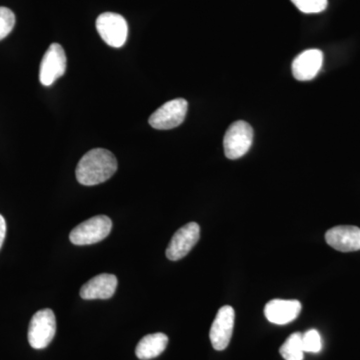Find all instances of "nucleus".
<instances>
[{
	"instance_id": "f257e3e1",
	"label": "nucleus",
	"mask_w": 360,
	"mask_h": 360,
	"mask_svg": "<svg viewBox=\"0 0 360 360\" xmlns=\"http://www.w3.org/2000/svg\"><path fill=\"white\" fill-rule=\"evenodd\" d=\"M117 170V160L108 149H91L78 162L75 174L85 186H97L111 179Z\"/></svg>"
},
{
	"instance_id": "f03ea898",
	"label": "nucleus",
	"mask_w": 360,
	"mask_h": 360,
	"mask_svg": "<svg viewBox=\"0 0 360 360\" xmlns=\"http://www.w3.org/2000/svg\"><path fill=\"white\" fill-rule=\"evenodd\" d=\"M112 221L106 215H96L85 220L71 231L70 239L75 245H89L99 243L110 236Z\"/></svg>"
},
{
	"instance_id": "7ed1b4c3",
	"label": "nucleus",
	"mask_w": 360,
	"mask_h": 360,
	"mask_svg": "<svg viewBox=\"0 0 360 360\" xmlns=\"http://www.w3.org/2000/svg\"><path fill=\"white\" fill-rule=\"evenodd\" d=\"M56 333V319L49 309L39 310L33 315L28 328V342L34 349H44L51 345Z\"/></svg>"
},
{
	"instance_id": "20e7f679",
	"label": "nucleus",
	"mask_w": 360,
	"mask_h": 360,
	"mask_svg": "<svg viewBox=\"0 0 360 360\" xmlns=\"http://www.w3.org/2000/svg\"><path fill=\"white\" fill-rule=\"evenodd\" d=\"M253 141V129L248 122L239 120L227 129L224 139L225 155L229 160H238L248 153Z\"/></svg>"
},
{
	"instance_id": "39448f33",
	"label": "nucleus",
	"mask_w": 360,
	"mask_h": 360,
	"mask_svg": "<svg viewBox=\"0 0 360 360\" xmlns=\"http://www.w3.org/2000/svg\"><path fill=\"white\" fill-rule=\"evenodd\" d=\"M96 28L103 41L115 49L122 47L129 37V25L120 14H101L96 20Z\"/></svg>"
},
{
	"instance_id": "423d86ee",
	"label": "nucleus",
	"mask_w": 360,
	"mask_h": 360,
	"mask_svg": "<svg viewBox=\"0 0 360 360\" xmlns=\"http://www.w3.org/2000/svg\"><path fill=\"white\" fill-rule=\"evenodd\" d=\"M188 103L186 99L167 101L149 117V124L155 129L168 130L179 127L186 118Z\"/></svg>"
},
{
	"instance_id": "0eeeda50",
	"label": "nucleus",
	"mask_w": 360,
	"mask_h": 360,
	"mask_svg": "<svg viewBox=\"0 0 360 360\" xmlns=\"http://www.w3.org/2000/svg\"><path fill=\"white\" fill-rule=\"evenodd\" d=\"M66 70L65 49L58 44H52L44 53L39 68L40 84L51 86L59 77H63Z\"/></svg>"
},
{
	"instance_id": "6e6552de",
	"label": "nucleus",
	"mask_w": 360,
	"mask_h": 360,
	"mask_svg": "<svg viewBox=\"0 0 360 360\" xmlns=\"http://www.w3.org/2000/svg\"><path fill=\"white\" fill-rule=\"evenodd\" d=\"M200 238V227L196 222H189L175 232L167 246V257L172 262L186 257Z\"/></svg>"
},
{
	"instance_id": "1a4fd4ad",
	"label": "nucleus",
	"mask_w": 360,
	"mask_h": 360,
	"mask_svg": "<svg viewBox=\"0 0 360 360\" xmlns=\"http://www.w3.org/2000/svg\"><path fill=\"white\" fill-rule=\"evenodd\" d=\"M236 312L231 305H225L217 312L210 328V338L213 348L217 352L226 349L233 333Z\"/></svg>"
},
{
	"instance_id": "9d476101",
	"label": "nucleus",
	"mask_w": 360,
	"mask_h": 360,
	"mask_svg": "<svg viewBox=\"0 0 360 360\" xmlns=\"http://www.w3.org/2000/svg\"><path fill=\"white\" fill-rule=\"evenodd\" d=\"M329 246L341 252L360 250V229L354 225H338L326 233Z\"/></svg>"
},
{
	"instance_id": "9b49d317",
	"label": "nucleus",
	"mask_w": 360,
	"mask_h": 360,
	"mask_svg": "<svg viewBox=\"0 0 360 360\" xmlns=\"http://www.w3.org/2000/svg\"><path fill=\"white\" fill-rule=\"evenodd\" d=\"M323 53L319 49H309L296 56L292 63V75L300 82L314 79L321 70Z\"/></svg>"
},
{
	"instance_id": "f8f14e48",
	"label": "nucleus",
	"mask_w": 360,
	"mask_h": 360,
	"mask_svg": "<svg viewBox=\"0 0 360 360\" xmlns=\"http://www.w3.org/2000/svg\"><path fill=\"white\" fill-rule=\"evenodd\" d=\"M302 311V303L298 300H274L264 307L267 321L277 326H285L297 319Z\"/></svg>"
},
{
	"instance_id": "ddd939ff",
	"label": "nucleus",
	"mask_w": 360,
	"mask_h": 360,
	"mask_svg": "<svg viewBox=\"0 0 360 360\" xmlns=\"http://www.w3.org/2000/svg\"><path fill=\"white\" fill-rule=\"evenodd\" d=\"M117 283V277L113 274H99L82 286L80 296L87 300H108L115 295Z\"/></svg>"
},
{
	"instance_id": "4468645a",
	"label": "nucleus",
	"mask_w": 360,
	"mask_h": 360,
	"mask_svg": "<svg viewBox=\"0 0 360 360\" xmlns=\"http://www.w3.org/2000/svg\"><path fill=\"white\" fill-rule=\"evenodd\" d=\"M168 338L165 333H153L144 336L139 341L136 348H135V354L137 359L141 360H150L160 356L165 348L167 347Z\"/></svg>"
},
{
	"instance_id": "2eb2a0df",
	"label": "nucleus",
	"mask_w": 360,
	"mask_h": 360,
	"mask_svg": "<svg viewBox=\"0 0 360 360\" xmlns=\"http://www.w3.org/2000/svg\"><path fill=\"white\" fill-rule=\"evenodd\" d=\"M279 352L285 360H303L304 349L302 345V333H295L288 336L283 347L279 348Z\"/></svg>"
},
{
	"instance_id": "dca6fc26",
	"label": "nucleus",
	"mask_w": 360,
	"mask_h": 360,
	"mask_svg": "<svg viewBox=\"0 0 360 360\" xmlns=\"http://www.w3.org/2000/svg\"><path fill=\"white\" fill-rule=\"evenodd\" d=\"M302 345L304 352L319 354L322 349V340L316 329H310L302 333Z\"/></svg>"
},
{
	"instance_id": "f3484780",
	"label": "nucleus",
	"mask_w": 360,
	"mask_h": 360,
	"mask_svg": "<svg viewBox=\"0 0 360 360\" xmlns=\"http://www.w3.org/2000/svg\"><path fill=\"white\" fill-rule=\"evenodd\" d=\"M298 9L303 13H319L326 11L328 0H291Z\"/></svg>"
},
{
	"instance_id": "a211bd4d",
	"label": "nucleus",
	"mask_w": 360,
	"mask_h": 360,
	"mask_svg": "<svg viewBox=\"0 0 360 360\" xmlns=\"http://www.w3.org/2000/svg\"><path fill=\"white\" fill-rule=\"evenodd\" d=\"M15 25V15L7 7L0 6V40L6 39Z\"/></svg>"
},
{
	"instance_id": "6ab92c4d",
	"label": "nucleus",
	"mask_w": 360,
	"mask_h": 360,
	"mask_svg": "<svg viewBox=\"0 0 360 360\" xmlns=\"http://www.w3.org/2000/svg\"><path fill=\"white\" fill-rule=\"evenodd\" d=\"M6 236V222L4 217L0 214V248L4 245V239Z\"/></svg>"
}]
</instances>
